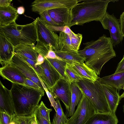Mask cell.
<instances>
[{
    "label": "cell",
    "instance_id": "cell-20",
    "mask_svg": "<svg viewBox=\"0 0 124 124\" xmlns=\"http://www.w3.org/2000/svg\"><path fill=\"white\" fill-rule=\"evenodd\" d=\"M54 50L56 54L62 59V61L70 65L85 61V58L78 52L64 51L59 50Z\"/></svg>",
    "mask_w": 124,
    "mask_h": 124
},
{
    "label": "cell",
    "instance_id": "cell-23",
    "mask_svg": "<svg viewBox=\"0 0 124 124\" xmlns=\"http://www.w3.org/2000/svg\"><path fill=\"white\" fill-rule=\"evenodd\" d=\"M34 46L26 44H20L14 46L15 52L36 62L39 54L34 49Z\"/></svg>",
    "mask_w": 124,
    "mask_h": 124
},
{
    "label": "cell",
    "instance_id": "cell-38",
    "mask_svg": "<svg viewBox=\"0 0 124 124\" xmlns=\"http://www.w3.org/2000/svg\"><path fill=\"white\" fill-rule=\"evenodd\" d=\"M24 85L34 89L43 90L34 82L27 78L25 80Z\"/></svg>",
    "mask_w": 124,
    "mask_h": 124
},
{
    "label": "cell",
    "instance_id": "cell-47",
    "mask_svg": "<svg viewBox=\"0 0 124 124\" xmlns=\"http://www.w3.org/2000/svg\"><path fill=\"white\" fill-rule=\"evenodd\" d=\"M15 116H16V119H17V124H19V122H18V120H17V117H16V115H15Z\"/></svg>",
    "mask_w": 124,
    "mask_h": 124
},
{
    "label": "cell",
    "instance_id": "cell-44",
    "mask_svg": "<svg viewBox=\"0 0 124 124\" xmlns=\"http://www.w3.org/2000/svg\"><path fill=\"white\" fill-rule=\"evenodd\" d=\"M17 12L18 14L22 15L24 13L25 10L23 6H19L17 8Z\"/></svg>",
    "mask_w": 124,
    "mask_h": 124
},
{
    "label": "cell",
    "instance_id": "cell-34",
    "mask_svg": "<svg viewBox=\"0 0 124 124\" xmlns=\"http://www.w3.org/2000/svg\"><path fill=\"white\" fill-rule=\"evenodd\" d=\"M16 116L19 124H31L35 115L33 114L29 116Z\"/></svg>",
    "mask_w": 124,
    "mask_h": 124
},
{
    "label": "cell",
    "instance_id": "cell-10",
    "mask_svg": "<svg viewBox=\"0 0 124 124\" xmlns=\"http://www.w3.org/2000/svg\"><path fill=\"white\" fill-rule=\"evenodd\" d=\"M18 69L26 77L32 81L43 90H45L41 80L33 68L28 62L20 58L16 53L9 63Z\"/></svg>",
    "mask_w": 124,
    "mask_h": 124
},
{
    "label": "cell",
    "instance_id": "cell-35",
    "mask_svg": "<svg viewBox=\"0 0 124 124\" xmlns=\"http://www.w3.org/2000/svg\"><path fill=\"white\" fill-rule=\"evenodd\" d=\"M34 114L35 115L38 124H51L50 122L41 116L37 107L35 110Z\"/></svg>",
    "mask_w": 124,
    "mask_h": 124
},
{
    "label": "cell",
    "instance_id": "cell-37",
    "mask_svg": "<svg viewBox=\"0 0 124 124\" xmlns=\"http://www.w3.org/2000/svg\"><path fill=\"white\" fill-rule=\"evenodd\" d=\"M42 84L44 87L45 91H46L47 96L50 102L51 105L53 107L55 111L57 105L56 101H55L52 95L47 89L43 82H42Z\"/></svg>",
    "mask_w": 124,
    "mask_h": 124
},
{
    "label": "cell",
    "instance_id": "cell-31",
    "mask_svg": "<svg viewBox=\"0 0 124 124\" xmlns=\"http://www.w3.org/2000/svg\"><path fill=\"white\" fill-rule=\"evenodd\" d=\"M37 108L41 116L50 122L49 115L52 109L47 108L42 101L38 105Z\"/></svg>",
    "mask_w": 124,
    "mask_h": 124
},
{
    "label": "cell",
    "instance_id": "cell-45",
    "mask_svg": "<svg viewBox=\"0 0 124 124\" xmlns=\"http://www.w3.org/2000/svg\"><path fill=\"white\" fill-rule=\"evenodd\" d=\"M31 124H38L35 116L33 119Z\"/></svg>",
    "mask_w": 124,
    "mask_h": 124
},
{
    "label": "cell",
    "instance_id": "cell-26",
    "mask_svg": "<svg viewBox=\"0 0 124 124\" xmlns=\"http://www.w3.org/2000/svg\"><path fill=\"white\" fill-rule=\"evenodd\" d=\"M57 105L55 112L51 124H66L68 118L65 114L58 99L55 101Z\"/></svg>",
    "mask_w": 124,
    "mask_h": 124
},
{
    "label": "cell",
    "instance_id": "cell-7",
    "mask_svg": "<svg viewBox=\"0 0 124 124\" xmlns=\"http://www.w3.org/2000/svg\"><path fill=\"white\" fill-rule=\"evenodd\" d=\"M100 22L104 29L109 30L113 46L122 42L124 37L121 33L119 20L113 14L110 15L107 12Z\"/></svg>",
    "mask_w": 124,
    "mask_h": 124
},
{
    "label": "cell",
    "instance_id": "cell-19",
    "mask_svg": "<svg viewBox=\"0 0 124 124\" xmlns=\"http://www.w3.org/2000/svg\"><path fill=\"white\" fill-rule=\"evenodd\" d=\"M115 113L96 112L86 124H117Z\"/></svg>",
    "mask_w": 124,
    "mask_h": 124
},
{
    "label": "cell",
    "instance_id": "cell-8",
    "mask_svg": "<svg viewBox=\"0 0 124 124\" xmlns=\"http://www.w3.org/2000/svg\"><path fill=\"white\" fill-rule=\"evenodd\" d=\"M48 91L54 99H59L62 101L65 107L66 112H68L70 109L71 104V83L61 79Z\"/></svg>",
    "mask_w": 124,
    "mask_h": 124
},
{
    "label": "cell",
    "instance_id": "cell-11",
    "mask_svg": "<svg viewBox=\"0 0 124 124\" xmlns=\"http://www.w3.org/2000/svg\"><path fill=\"white\" fill-rule=\"evenodd\" d=\"M40 65L43 74L39 78L49 90L62 79L58 72L46 58H45L44 62Z\"/></svg>",
    "mask_w": 124,
    "mask_h": 124
},
{
    "label": "cell",
    "instance_id": "cell-13",
    "mask_svg": "<svg viewBox=\"0 0 124 124\" xmlns=\"http://www.w3.org/2000/svg\"><path fill=\"white\" fill-rule=\"evenodd\" d=\"M15 53L14 46L4 34L0 32V63L2 67L9 62Z\"/></svg>",
    "mask_w": 124,
    "mask_h": 124
},
{
    "label": "cell",
    "instance_id": "cell-43",
    "mask_svg": "<svg viewBox=\"0 0 124 124\" xmlns=\"http://www.w3.org/2000/svg\"><path fill=\"white\" fill-rule=\"evenodd\" d=\"M45 58L42 55L39 54L36 63V65H40L42 64L44 62Z\"/></svg>",
    "mask_w": 124,
    "mask_h": 124
},
{
    "label": "cell",
    "instance_id": "cell-18",
    "mask_svg": "<svg viewBox=\"0 0 124 124\" xmlns=\"http://www.w3.org/2000/svg\"><path fill=\"white\" fill-rule=\"evenodd\" d=\"M18 16L17 9L10 5L7 7H0V26L16 22Z\"/></svg>",
    "mask_w": 124,
    "mask_h": 124
},
{
    "label": "cell",
    "instance_id": "cell-33",
    "mask_svg": "<svg viewBox=\"0 0 124 124\" xmlns=\"http://www.w3.org/2000/svg\"><path fill=\"white\" fill-rule=\"evenodd\" d=\"M47 27L51 31H60L63 32L69 36L72 31L67 26H52L46 25Z\"/></svg>",
    "mask_w": 124,
    "mask_h": 124
},
{
    "label": "cell",
    "instance_id": "cell-41",
    "mask_svg": "<svg viewBox=\"0 0 124 124\" xmlns=\"http://www.w3.org/2000/svg\"><path fill=\"white\" fill-rule=\"evenodd\" d=\"M119 21L121 33L123 36L124 37V11L121 15Z\"/></svg>",
    "mask_w": 124,
    "mask_h": 124
},
{
    "label": "cell",
    "instance_id": "cell-22",
    "mask_svg": "<svg viewBox=\"0 0 124 124\" xmlns=\"http://www.w3.org/2000/svg\"><path fill=\"white\" fill-rule=\"evenodd\" d=\"M71 97L70 106L69 110L66 112L67 117H71L75 110L76 107L78 106L82 98L83 94L75 83H71Z\"/></svg>",
    "mask_w": 124,
    "mask_h": 124
},
{
    "label": "cell",
    "instance_id": "cell-32",
    "mask_svg": "<svg viewBox=\"0 0 124 124\" xmlns=\"http://www.w3.org/2000/svg\"><path fill=\"white\" fill-rule=\"evenodd\" d=\"M40 18L46 25L52 26H59L52 20L46 11L39 14Z\"/></svg>",
    "mask_w": 124,
    "mask_h": 124
},
{
    "label": "cell",
    "instance_id": "cell-42",
    "mask_svg": "<svg viewBox=\"0 0 124 124\" xmlns=\"http://www.w3.org/2000/svg\"><path fill=\"white\" fill-rule=\"evenodd\" d=\"M12 0H0V7H7L10 5Z\"/></svg>",
    "mask_w": 124,
    "mask_h": 124
},
{
    "label": "cell",
    "instance_id": "cell-14",
    "mask_svg": "<svg viewBox=\"0 0 124 124\" xmlns=\"http://www.w3.org/2000/svg\"><path fill=\"white\" fill-rule=\"evenodd\" d=\"M0 112L9 115H15V109L10 90L6 88L0 81Z\"/></svg>",
    "mask_w": 124,
    "mask_h": 124
},
{
    "label": "cell",
    "instance_id": "cell-30",
    "mask_svg": "<svg viewBox=\"0 0 124 124\" xmlns=\"http://www.w3.org/2000/svg\"><path fill=\"white\" fill-rule=\"evenodd\" d=\"M17 54L19 57L28 62L34 68L39 77H41L42 76V71L40 65L36 66V62L33 61L22 55Z\"/></svg>",
    "mask_w": 124,
    "mask_h": 124
},
{
    "label": "cell",
    "instance_id": "cell-5",
    "mask_svg": "<svg viewBox=\"0 0 124 124\" xmlns=\"http://www.w3.org/2000/svg\"><path fill=\"white\" fill-rule=\"evenodd\" d=\"M96 111L84 94L73 115L68 118L66 124H86L96 113Z\"/></svg>",
    "mask_w": 124,
    "mask_h": 124
},
{
    "label": "cell",
    "instance_id": "cell-9",
    "mask_svg": "<svg viewBox=\"0 0 124 124\" xmlns=\"http://www.w3.org/2000/svg\"><path fill=\"white\" fill-rule=\"evenodd\" d=\"M72 0H35L31 5L32 11L39 14L44 11L57 8L71 9L73 7Z\"/></svg>",
    "mask_w": 124,
    "mask_h": 124
},
{
    "label": "cell",
    "instance_id": "cell-3",
    "mask_svg": "<svg viewBox=\"0 0 124 124\" xmlns=\"http://www.w3.org/2000/svg\"><path fill=\"white\" fill-rule=\"evenodd\" d=\"M0 32L4 34L14 46L24 44L35 46L37 35L35 20L25 25L16 22L5 26H0Z\"/></svg>",
    "mask_w": 124,
    "mask_h": 124
},
{
    "label": "cell",
    "instance_id": "cell-17",
    "mask_svg": "<svg viewBox=\"0 0 124 124\" xmlns=\"http://www.w3.org/2000/svg\"><path fill=\"white\" fill-rule=\"evenodd\" d=\"M98 81L102 84L109 85L119 91L124 90V71L99 78Z\"/></svg>",
    "mask_w": 124,
    "mask_h": 124
},
{
    "label": "cell",
    "instance_id": "cell-28",
    "mask_svg": "<svg viewBox=\"0 0 124 124\" xmlns=\"http://www.w3.org/2000/svg\"><path fill=\"white\" fill-rule=\"evenodd\" d=\"M69 36L71 40V45L74 51L78 52L82 41V34L79 33L76 34L72 31Z\"/></svg>",
    "mask_w": 124,
    "mask_h": 124
},
{
    "label": "cell",
    "instance_id": "cell-27",
    "mask_svg": "<svg viewBox=\"0 0 124 124\" xmlns=\"http://www.w3.org/2000/svg\"><path fill=\"white\" fill-rule=\"evenodd\" d=\"M59 74L62 79L66 80L64 72L67 63L62 60L46 58Z\"/></svg>",
    "mask_w": 124,
    "mask_h": 124
},
{
    "label": "cell",
    "instance_id": "cell-36",
    "mask_svg": "<svg viewBox=\"0 0 124 124\" xmlns=\"http://www.w3.org/2000/svg\"><path fill=\"white\" fill-rule=\"evenodd\" d=\"M12 116L5 112H0V124H9Z\"/></svg>",
    "mask_w": 124,
    "mask_h": 124
},
{
    "label": "cell",
    "instance_id": "cell-39",
    "mask_svg": "<svg viewBox=\"0 0 124 124\" xmlns=\"http://www.w3.org/2000/svg\"><path fill=\"white\" fill-rule=\"evenodd\" d=\"M45 58L62 60V59L56 54L51 46L50 47L48 54Z\"/></svg>",
    "mask_w": 124,
    "mask_h": 124
},
{
    "label": "cell",
    "instance_id": "cell-4",
    "mask_svg": "<svg viewBox=\"0 0 124 124\" xmlns=\"http://www.w3.org/2000/svg\"><path fill=\"white\" fill-rule=\"evenodd\" d=\"M75 83L93 105L97 112H110L102 85L98 80L93 82L83 79Z\"/></svg>",
    "mask_w": 124,
    "mask_h": 124
},
{
    "label": "cell",
    "instance_id": "cell-2",
    "mask_svg": "<svg viewBox=\"0 0 124 124\" xmlns=\"http://www.w3.org/2000/svg\"><path fill=\"white\" fill-rule=\"evenodd\" d=\"M76 4L71 9V20L68 26L81 25L102 19L111 0H85Z\"/></svg>",
    "mask_w": 124,
    "mask_h": 124
},
{
    "label": "cell",
    "instance_id": "cell-29",
    "mask_svg": "<svg viewBox=\"0 0 124 124\" xmlns=\"http://www.w3.org/2000/svg\"><path fill=\"white\" fill-rule=\"evenodd\" d=\"M36 45L34 47V49L39 54L42 55L44 58L47 55L50 47L52 46L43 43L37 40Z\"/></svg>",
    "mask_w": 124,
    "mask_h": 124
},
{
    "label": "cell",
    "instance_id": "cell-6",
    "mask_svg": "<svg viewBox=\"0 0 124 124\" xmlns=\"http://www.w3.org/2000/svg\"><path fill=\"white\" fill-rule=\"evenodd\" d=\"M36 29L37 39L45 44L52 46L53 50H59V36L46 26L39 17L35 20Z\"/></svg>",
    "mask_w": 124,
    "mask_h": 124
},
{
    "label": "cell",
    "instance_id": "cell-16",
    "mask_svg": "<svg viewBox=\"0 0 124 124\" xmlns=\"http://www.w3.org/2000/svg\"><path fill=\"white\" fill-rule=\"evenodd\" d=\"M110 112L115 113L121 99L118 90L107 85L101 84Z\"/></svg>",
    "mask_w": 124,
    "mask_h": 124
},
{
    "label": "cell",
    "instance_id": "cell-46",
    "mask_svg": "<svg viewBox=\"0 0 124 124\" xmlns=\"http://www.w3.org/2000/svg\"><path fill=\"white\" fill-rule=\"evenodd\" d=\"M120 98L121 99L122 98H124V92L120 96Z\"/></svg>",
    "mask_w": 124,
    "mask_h": 124
},
{
    "label": "cell",
    "instance_id": "cell-1",
    "mask_svg": "<svg viewBox=\"0 0 124 124\" xmlns=\"http://www.w3.org/2000/svg\"><path fill=\"white\" fill-rule=\"evenodd\" d=\"M10 91L15 115L20 116L33 114L45 93L43 90L15 83H12Z\"/></svg>",
    "mask_w": 124,
    "mask_h": 124
},
{
    "label": "cell",
    "instance_id": "cell-24",
    "mask_svg": "<svg viewBox=\"0 0 124 124\" xmlns=\"http://www.w3.org/2000/svg\"><path fill=\"white\" fill-rule=\"evenodd\" d=\"M64 74L66 80L70 83H75L84 79L71 65L67 63Z\"/></svg>",
    "mask_w": 124,
    "mask_h": 124
},
{
    "label": "cell",
    "instance_id": "cell-12",
    "mask_svg": "<svg viewBox=\"0 0 124 124\" xmlns=\"http://www.w3.org/2000/svg\"><path fill=\"white\" fill-rule=\"evenodd\" d=\"M0 75L12 83L24 85L26 76L16 68L9 63L0 68Z\"/></svg>",
    "mask_w": 124,
    "mask_h": 124
},
{
    "label": "cell",
    "instance_id": "cell-25",
    "mask_svg": "<svg viewBox=\"0 0 124 124\" xmlns=\"http://www.w3.org/2000/svg\"><path fill=\"white\" fill-rule=\"evenodd\" d=\"M59 50L64 51H74L71 46L70 38L67 34L60 32L59 36Z\"/></svg>",
    "mask_w": 124,
    "mask_h": 124
},
{
    "label": "cell",
    "instance_id": "cell-40",
    "mask_svg": "<svg viewBox=\"0 0 124 124\" xmlns=\"http://www.w3.org/2000/svg\"><path fill=\"white\" fill-rule=\"evenodd\" d=\"M124 71V55L120 62L118 63L115 72L116 74Z\"/></svg>",
    "mask_w": 124,
    "mask_h": 124
},
{
    "label": "cell",
    "instance_id": "cell-21",
    "mask_svg": "<svg viewBox=\"0 0 124 124\" xmlns=\"http://www.w3.org/2000/svg\"><path fill=\"white\" fill-rule=\"evenodd\" d=\"M71 65L84 79L94 82L100 78L95 72L87 66L84 62L75 63Z\"/></svg>",
    "mask_w": 124,
    "mask_h": 124
},
{
    "label": "cell",
    "instance_id": "cell-15",
    "mask_svg": "<svg viewBox=\"0 0 124 124\" xmlns=\"http://www.w3.org/2000/svg\"><path fill=\"white\" fill-rule=\"evenodd\" d=\"M71 9L67 8H57L48 10V12L59 26H68L71 20Z\"/></svg>",
    "mask_w": 124,
    "mask_h": 124
}]
</instances>
